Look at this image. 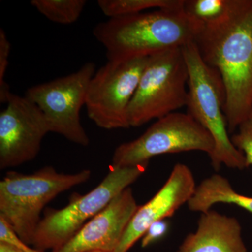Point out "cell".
<instances>
[{"label":"cell","instance_id":"9","mask_svg":"<svg viewBox=\"0 0 252 252\" xmlns=\"http://www.w3.org/2000/svg\"><path fill=\"white\" fill-rule=\"evenodd\" d=\"M149 57L108 61L91 79L85 107L89 119L105 130L128 128L127 108Z\"/></svg>","mask_w":252,"mask_h":252},{"label":"cell","instance_id":"5","mask_svg":"<svg viewBox=\"0 0 252 252\" xmlns=\"http://www.w3.org/2000/svg\"><path fill=\"white\" fill-rule=\"evenodd\" d=\"M188 81L183 47L165 50L149 56L127 108L130 127H140L187 106Z\"/></svg>","mask_w":252,"mask_h":252},{"label":"cell","instance_id":"11","mask_svg":"<svg viewBox=\"0 0 252 252\" xmlns=\"http://www.w3.org/2000/svg\"><path fill=\"white\" fill-rule=\"evenodd\" d=\"M138 207L132 189H126L67 243L51 252H114Z\"/></svg>","mask_w":252,"mask_h":252},{"label":"cell","instance_id":"17","mask_svg":"<svg viewBox=\"0 0 252 252\" xmlns=\"http://www.w3.org/2000/svg\"><path fill=\"white\" fill-rule=\"evenodd\" d=\"M86 0H32L31 4L52 22L62 25L75 23L80 17Z\"/></svg>","mask_w":252,"mask_h":252},{"label":"cell","instance_id":"20","mask_svg":"<svg viewBox=\"0 0 252 252\" xmlns=\"http://www.w3.org/2000/svg\"><path fill=\"white\" fill-rule=\"evenodd\" d=\"M168 230L169 223L165 220L155 222L149 227L141 238V246L142 248H145L157 243L165 236Z\"/></svg>","mask_w":252,"mask_h":252},{"label":"cell","instance_id":"1","mask_svg":"<svg viewBox=\"0 0 252 252\" xmlns=\"http://www.w3.org/2000/svg\"><path fill=\"white\" fill-rule=\"evenodd\" d=\"M194 43L223 81L225 117L232 133L252 112V0H235L229 14L200 29Z\"/></svg>","mask_w":252,"mask_h":252},{"label":"cell","instance_id":"3","mask_svg":"<svg viewBox=\"0 0 252 252\" xmlns=\"http://www.w3.org/2000/svg\"><path fill=\"white\" fill-rule=\"evenodd\" d=\"M91 171L60 173L46 166L31 175L10 171L0 182V218L32 246L44 207L60 194L85 183Z\"/></svg>","mask_w":252,"mask_h":252},{"label":"cell","instance_id":"18","mask_svg":"<svg viewBox=\"0 0 252 252\" xmlns=\"http://www.w3.org/2000/svg\"><path fill=\"white\" fill-rule=\"evenodd\" d=\"M238 129V132L230 139L233 145L244 154L248 167L252 165V112Z\"/></svg>","mask_w":252,"mask_h":252},{"label":"cell","instance_id":"23","mask_svg":"<svg viewBox=\"0 0 252 252\" xmlns=\"http://www.w3.org/2000/svg\"><path fill=\"white\" fill-rule=\"evenodd\" d=\"M104 252V251H93V252Z\"/></svg>","mask_w":252,"mask_h":252},{"label":"cell","instance_id":"22","mask_svg":"<svg viewBox=\"0 0 252 252\" xmlns=\"http://www.w3.org/2000/svg\"><path fill=\"white\" fill-rule=\"evenodd\" d=\"M0 252H24L17 247L9 243L0 242Z\"/></svg>","mask_w":252,"mask_h":252},{"label":"cell","instance_id":"10","mask_svg":"<svg viewBox=\"0 0 252 252\" xmlns=\"http://www.w3.org/2000/svg\"><path fill=\"white\" fill-rule=\"evenodd\" d=\"M0 113V168L16 167L34 160L50 132L40 109L26 96L11 94Z\"/></svg>","mask_w":252,"mask_h":252},{"label":"cell","instance_id":"13","mask_svg":"<svg viewBox=\"0 0 252 252\" xmlns=\"http://www.w3.org/2000/svg\"><path fill=\"white\" fill-rule=\"evenodd\" d=\"M178 252H248V249L239 220L210 210L201 213L196 231L186 237Z\"/></svg>","mask_w":252,"mask_h":252},{"label":"cell","instance_id":"4","mask_svg":"<svg viewBox=\"0 0 252 252\" xmlns=\"http://www.w3.org/2000/svg\"><path fill=\"white\" fill-rule=\"evenodd\" d=\"M189 71L188 99L186 107L189 115L210 132L215 150L210 156L216 171L224 165L232 169L246 168L244 154L232 143L224 114L225 90L220 73L207 65L194 41L183 47Z\"/></svg>","mask_w":252,"mask_h":252},{"label":"cell","instance_id":"12","mask_svg":"<svg viewBox=\"0 0 252 252\" xmlns=\"http://www.w3.org/2000/svg\"><path fill=\"white\" fill-rule=\"evenodd\" d=\"M196 187L190 169L185 164H176L160 190L147 203L137 208L114 252H128L151 225L173 216L182 205L188 203Z\"/></svg>","mask_w":252,"mask_h":252},{"label":"cell","instance_id":"2","mask_svg":"<svg viewBox=\"0 0 252 252\" xmlns=\"http://www.w3.org/2000/svg\"><path fill=\"white\" fill-rule=\"evenodd\" d=\"M198 31L182 7L111 18L93 32L108 61H122L184 47L194 41Z\"/></svg>","mask_w":252,"mask_h":252},{"label":"cell","instance_id":"8","mask_svg":"<svg viewBox=\"0 0 252 252\" xmlns=\"http://www.w3.org/2000/svg\"><path fill=\"white\" fill-rule=\"evenodd\" d=\"M95 72V64L87 63L77 72L32 86L25 94L44 114L50 132L82 147L89 146L90 139L81 124L80 112Z\"/></svg>","mask_w":252,"mask_h":252},{"label":"cell","instance_id":"15","mask_svg":"<svg viewBox=\"0 0 252 252\" xmlns=\"http://www.w3.org/2000/svg\"><path fill=\"white\" fill-rule=\"evenodd\" d=\"M234 2L235 0H185L183 9L200 31L223 19Z\"/></svg>","mask_w":252,"mask_h":252},{"label":"cell","instance_id":"16","mask_svg":"<svg viewBox=\"0 0 252 252\" xmlns=\"http://www.w3.org/2000/svg\"><path fill=\"white\" fill-rule=\"evenodd\" d=\"M185 0H99V9L111 18L140 14L151 9H180Z\"/></svg>","mask_w":252,"mask_h":252},{"label":"cell","instance_id":"21","mask_svg":"<svg viewBox=\"0 0 252 252\" xmlns=\"http://www.w3.org/2000/svg\"><path fill=\"white\" fill-rule=\"evenodd\" d=\"M0 242L11 244L24 252H45L23 243L1 218H0Z\"/></svg>","mask_w":252,"mask_h":252},{"label":"cell","instance_id":"14","mask_svg":"<svg viewBox=\"0 0 252 252\" xmlns=\"http://www.w3.org/2000/svg\"><path fill=\"white\" fill-rule=\"evenodd\" d=\"M217 203L232 204L252 214V197L235 191L228 179L218 174L207 177L197 186L187 205L190 211L203 213Z\"/></svg>","mask_w":252,"mask_h":252},{"label":"cell","instance_id":"6","mask_svg":"<svg viewBox=\"0 0 252 252\" xmlns=\"http://www.w3.org/2000/svg\"><path fill=\"white\" fill-rule=\"evenodd\" d=\"M148 164L111 166L104 180L90 192L84 195H74L67 206L47 212L38 225L32 247L44 252L62 247L117 195L143 175Z\"/></svg>","mask_w":252,"mask_h":252},{"label":"cell","instance_id":"7","mask_svg":"<svg viewBox=\"0 0 252 252\" xmlns=\"http://www.w3.org/2000/svg\"><path fill=\"white\" fill-rule=\"evenodd\" d=\"M208 131L188 113L173 112L157 119L140 137L118 146L111 166L124 167L149 163L152 158L167 154L215 150Z\"/></svg>","mask_w":252,"mask_h":252},{"label":"cell","instance_id":"19","mask_svg":"<svg viewBox=\"0 0 252 252\" xmlns=\"http://www.w3.org/2000/svg\"><path fill=\"white\" fill-rule=\"evenodd\" d=\"M11 43L3 28L0 29V102L6 104L9 99L10 91L9 84L5 81L6 71L9 64Z\"/></svg>","mask_w":252,"mask_h":252}]
</instances>
